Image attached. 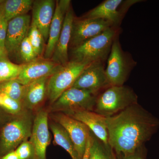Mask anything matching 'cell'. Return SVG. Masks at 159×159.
<instances>
[{"mask_svg": "<svg viewBox=\"0 0 159 159\" xmlns=\"http://www.w3.org/2000/svg\"><path fill=\"white\" fill-rule=\"evenodd\" d=\"M108 143L117 155L134 152L145 145L159 128V120L139 103L106 117Z\"/></svg>", "mask_w": 159, "mask_h": 159, "instance_id": "obj_1", "label": "cell"}, {"mask_svg": "<svg viewBox=\"0 0 159 159\" xmlns=\"http://www.w3.org/2000/svg\"><path fill=\"white\" fill-rule=\"evenodd\" d=\"M117 34L116 27H112L97 36L74 47L72 51V61L87 65L104 62L108 58Z\"/></svg>", "mask_w": 159, "mask_h": 159, "instance_id": "obj_2", "label": "cell"}, {"mask_svg": "<svg viewBox=\"0 0 159 159\" xmlns=\"http://www.w3.org/2000/svg\"><path fill=\"white\" fill-rule=\"evenodd\" d=\"M138 103V97L127 86H110L97 97L94 111L109 117Z\"/></svg>", "mask_w": 159, "mask_h": 159, "instance_id": "obj_3", "label": "cell"}, {"mask_svg": "<svg viewBox=\"0 0 159 159\" xmlns=\"http://www.w3.org/2000/svg\"><path fill=\"white\" fill-rule=\"evenodd\" d=\"M33 121L27 114L20 113L6 123L0 134V157L16 149L30 138Z\"/></svg>", "mask_w": 159, "mask_h": 159, "instance_id": "obj_4", "label": "cell"}, {"mask_svg": "<svg viewBox=\"0 0 159 159\" xmlns=\"http://www.w3.org/2000/svg\"><path fill=\"white\" fill-rule=\"evenodd\" d=\"M89 65L75 61H69L61 66L49 77L47 94L51 103H54L66 90L72 87L75 80Z\"/></svg>", "mask_w": 159, "mask_h": 159, "instance_id": "obj_5", "label": "cell"}, {"mask_svg": "<svg viewBox=\"0 0 159 159\" xmlns=\"http://www.w3.org/2000/svg\"><path fill=\"white\" fill-rule=\"evenodd\" d=\"M134 63V61L122 50L116 36L112 45L105 69L110 85H124Z\"/></svg>", "mask_w": 159, "mask_h": 159, "instance_id": "obj_6", "label": "cell"}, {"mask_svg": "<svg viewBox=\"0 0 159 159\" xmlns=\"http://www.w3.org/2000/svg\"><path fill=\"white\" fill-rule=\"evenodd\" d=\"M97 98L89 91L71 87L53 103V109L64 111L66 115L80 111H94Z\"/></svg>", "mask_w": 159, "mask_h": 159, "instance_id": "obj_7", "label": "cell"}, {"mask_svg": "<svg viewBox=\"0 0 159 159\" xmlns=\"http://www.w3.org/2000/svg\"><path fill=\"white\" fill-rule=\"evenodd\" d=\"M103 62L93 63L87 66L71 87L89 91L95 95L110 86Z\"/></svg>", "mask_w": 159, "mask_h": 159, "instance_id": "obj_8", "label": "cell"}, {"mask_svg": "<svg viewBox=\"0 0 159 159\" xmlns=\"http://www.w3.org/2000/svg\"><path fill=\"white\" fill-rule=\"evenodd\" d=\"M112 27L110 22L102 19L74 18L70 45L74 48Z\"/></svg>", "mask_w": 159, "mask_h": 159, "instance_id": "obj_9", "label": "cell"}, {"mask_svg": "<svg viewBox=\"0 0 159 159\" xmlns=\"http://www.w3.org/2000/svg\"><path fill=\"white\" fill-rule=\"evenodd\" d=\"M138 2L139 1L106 0L89 11L83 18L106 20L110 22L116 28L120 25L129 7Z\"/></svg>", "mask_w": 159, "mask_h": 159, "instance_id": "obj_10", "label": "cell"}, {"mask_svg": "<svg viewBox=\"0 0 159 159\" xmlns=\"http://www.w3.org/2000/svg\"><path fill=\"white\" fill-rule=\"evenodd\" d=\"M29 142L33 149L32 159H47L46 151L50 144L48 128V113L41 110L33 120V127Z\"/></svg>", "mask_w": 159, "mask_h": 159, "instance_id": "obj_11", "label": "cell"}, {"mask_svg": "<svg viewBox=\"0 0 159 159\" xmlns=\"http://www.w3.org/2000/svg\"><path fill=\"white\" fill-rule=\"evenodd\" d=\"M54 116V119L69 134L79 157L82 159L90 129L85 124L66 114L61 113Z\"/></svg>", "mask_w": 159, "mask_h": 159, "instance_id": "obj_12", "label": "cell"}, {"mask_svg": "<svg viewBox=\"0 0 159 159\" xmlns=\"http://www.w3.org/2000/svg\"><path fill=\"white\" fill-rule=\"evenodd\" d=\"M28 14L14 18L8 23L5 48L8 54L18 51L20 45L27 36L31 24Z\"/></svg>", "mask_w": 159, "mask_h": 159, "instance_id": "obj_13", "label": "cell"}, {"mask_svg": "<svg viewBox=\"0 0 159 159\" xmlns=\"http://www.w3.org/2000/svg\"><path fill=\"white\" fill-rule=\"evenodd\" d=\"M61 66L51 60H35L25 64L21 72L15 80L23 85H27L43 77H50Z\"/></svg>", "mask_w": 159, "mask_h": 159, "instance_id": "obj_14", "label": "cell"}, {"mask_svg": "<svg viewBox=\"0 0 159 159\" xmlns=\"http://www.w3.org/2000/svg\"><path fill=\"white\" fill-rule=\"evenodd\" d=\"M71 1L60 0L56 2L54 17L50 26L48 39L44 51L46 59L51 58L62 30L64 20L67 11L70 9Z\"/></svg>", "mask_w": 159, "mask_h": 159, "instance_id": "obj_15", "label": "cell"}, {"mask_svg": "<svg viewBox=\"0 0 159 159\" xmlns=\"http://www.w3.org/2000/svg\"><path fill=\"white\" fill-rule=\"evenodd\" d=\"M74 18V11L70 7L66 13L62 30L51 57L52 61L59 65L63 66L69 62L68 48Z\"/></svg>", "mask_w": 159, "mask_h": 159, "instance_id": "obj_16", "label": "cell"}, {"mask_svg": "<svg viewBox=\"0 0 159 159\" xmlns=\"http://www.w3.org/2000/svg\"><path fill=\"white\" fill-rule=\"evenodd\" d=\"M55 9V2L53 0H40L33 2L32 20L42 34L45 42L48 39L49 30Z\"/></svg>", "mask_w": 159, "mask_h": 159, "instance_id": "obj_17", "label": "cell"}, {"mask_svg": "<svg viewBox=\"0 0 159 159\" xmlns=\"http://www.w3.org/2000/svg\"><path fill=\"white\" fill-rule=\"evenodd\" d=\"M67 115L85 124L98 139L109 144L106 117L91 111H78Z\"/></svg>", "mask_w": 159, "mask_h": 159, "instance_id": "obj_18", "label": "cell"}, {"mask_svg": "<svg viewBox=\"0 0 159 159\" xmlns=\"http://www.w3.org/2000/svg\"><path fill=\"white\" fill-rule=\"evenodd\" d=\"M49 77H44L25 85L22 101L23 107L32 110L43 102L47 94Z\"/></svg>", "mask_w": 159, "mask_h": 159, "instance_id": "obj_19", "label": "cell"}, {"mask_svg": "<svg viewBox=\"0 0 159 159\" xmlns=\"http://www.w3.org/2000/svg\"><path fill=\"white\" fill-rule=\"evenodd\" d=\"M32 0H7L3 1L1 10L3 16L9 22L14 18L25 15L32 9Z\"/></svg>", "mask_w": 159, "mask_h": 159, "instance_id": "obj_20", "label": "cell"}, {"mask_svg": "<svg viewBox=\"0 0 159 159\" xmlns=\"http://www.w3.org/2000/svg\"><path fill=\"white\" fill-rule=\"evenodd\" d=\"M50 126L54 135L55 144L67 152L72 159H80L66 130L57 123H51Z\"/></svg>", "mask_w": 159, "mask_h": 159, "instance_id": "obj_21", "label": "cell"}, {"mask_svg": "<svg viewBox=\"0 0 159 159\" xmlns=\"http://www.w3.org/2000/svg\"><path fill=\"white\" fill-rule=\"evenodd\" d=\"M92 133L93 141L89 159H119L109 144H105Z\"/></svg>", "mask_w": 159, "mask_h": 159, "instance_id": "obj_22", "label": "cell"}, {"mask_svg": "<svg viewBox=\"0 0 159 159\" xmlns=\"http://www.w3.org/2000/svg\"><path fill=\"white\" fill-rule=\"evenodd\" d=\"M25 86L23 85L16 80L3 81L0 83V93H3L12 99L21 102Z\"/></svg>", "mask_w": 159, "mask_h": 159, "instance_id": "obj_23", "label": "cell"}, {"mask_svg": "<svg viewBox=\"0 0 159 159\" xmlns=\"http://www.w3.org/2000/svg\"><path fill=\"white\" fill-rule=\"evenodd\" d=\"M25 64H16L8 59L0 61V80L2 82L15 79Z\"/></svg>", "mask_w": 159, "mask_h": 159, "instance_id": "obj_24", "label": "cell"}, {"mask_svg": "<svg viewBox=\"0 0 159 159\" xmlns=\"http://www.w3.org/2000/svg\"><path fill=\"white\" fill-rule=\"evenodd\" d=\"M28 37L38 57L41 55L44 50L45 41L41 32L32 20Z\"/></svg>", "mask_w": 159, "mask_h": 159, "instance_id": "obj_25", "label": "cell"}, {"mask_svg": "<svg viewBox=\"0 0 159 159\" xmlns=\"http://www.w3.org/2000/svg\"><path fill=\"white\" fill-rule=\"evenodd\" d=\"M0 107L8 113L18 115L21 112L23 106L21 102L15 100L6 94L0 93Z\"/></svg>", "mask_w": 159, "mask_h": 159, "instance_id": "obj_26", "label": "cell"}, {"mask_svg": "<svg viewBox=\"0 0 159 159\" xmlns=\"http://www.w3.org/2000/svg\"><path fill=\"white\" fill-rule=\"evenodd\" d=\"M18 51L22 59L27 63L35 60L38 57L28 36L21 43Z\"/></svg>", "mask_w": 159, "mask_h": 159, "instance_id": "obj_27", "label": "cell"}, {"mask_svg": "<svg viewBox=\"0 0 159 159\" xmlns=\"http://www.w3.org/2000/svg\"><path fill=\"white\" fill-rule=\"evenodd\" d=\"M15 151L19 159H33V149L29 141L23 142Z\"/></svg>", "mask_w": 159, "mask_h": 159, "instance_id": "obj_28", "label": "cell"}, {"mask_svg": "<svg viewBox=\"0 0 159 159\" xmlns=\"http://www.w3.org/2000/svg\"><path fill=\"white\" fill-rule=\"evenodd\" d=\"M147 152L145 145L139 147L132 153L117 155L119 159H145Z\"/></svg>", "mask_w": 159, "mask_h": 159, "instance_id": "obj_29", "label": "cell"}, {"mask_svg": "<svg viewBox=\"0 0 159 159\" xmlns=\"http://www.w3.org/2000/svg\"><path fill=\"white\" fill-rule=\"evenodd\" d=\"M8 23V21L2 16L0 20V46L5 49V43L7 35Z\"/></svg>", "mask_w": 159, "mask_h": 159, "instance_id": "obj_30", "label": "cell"}, {"mask_svg": "<svg viewBox=\"0 0 159 159\" xmlns=\"http://www.w3.org/2000/svg\"><path fill=\"white\" fill-rule=\"evenodd\" d=\"M93 133H92V131L90 130L87 139L85 150H84V153L82 159H89L90 149L92 143H93Z\"/></svg>", "mask_w": 159, "mask_h": 159, "instance_id": "obj_31", "label": "cell"}, {"mask_svg": "<svg viewBox=\"0 0 159 159\" xmlns=\"http://www.w3.org/2000/svg\"><path fill=\"white\" fill-rule=\"evenodd\" d=\"M0 159H19V158L15 151H13L6 154L3 156L0 157Z\"/></svg>", "mask_w": 159, "mask_h": 159, "instance_id": "obj_32", "label": "cell"}, {"mask_svg": "<svg viewBox=\"0 0 159 159\" xmlns=\"http://www.w3.org/2000/svg\"><path fill=\"white\" fill-rule=\"evenodd\" d=\"M8 54L6 49L0 46V61L7 59Z\"/></svg>", "mask_w": 159, "mask_h": 159, "instance_id": "obj_33", "label": "cell"}, {"mask_svg": "<svg viewBox=\"0 0 159 159\" xmlns=\"http://www.w3.org/2000/svg\"><path fill=\"white\" fill-rule=\"evenodd\" d=\"M2 3L3 1H0V11L2 9Z\"/></svg>", "mask_w": 159, "mask_h": 159, "instance_id": "obj_34", "label": "cell"}, {"mask_svg": "<svg viewBox=\"0 0 159 159\" xmlns=\"http://www.w3.org/2000/svg\"><path fill=\"white\" fill-rule=\"evenodd\" d=\"M2 11H0V20H1V19L2 17Z\"/></svg>", "mask_w": 159, "mask_h": 159, "instance_id": "obj_35", "label": "cell"}, {"mask_svg": "<svg viewBox=\"0 0 159 159\" xmlns=\"http://www.w3.org/2000/svg\"><path fill=\"white\" fill-rule=\"evenodd\" d=\"M1 117H2V116H1V112H0V121H1Z\"/></svg>", "mask_w": 159, "mask_h": 159, "instance_id": "obj_36", "label": "cell"}, {"mask_svg": "<svg viewBox=\"0 0 159 159\" xmlns=\"http://www.w3.org/2000/svg\"><path fill=\"white\" fill-rule=\"evenodd\" d=\"M1 82H2V81H1V80H0V83H1Z\"/></svg>", "mask_w": 159, "mask_h": 159, "instance_id": "obj_37", "label": "cell"}]
</instances>
